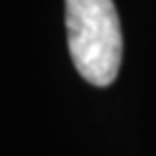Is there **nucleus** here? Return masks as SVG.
<instances>
[{
  "mask_svg": "<svg viewBox=\"0 0 156 156\" xmlns=\"http://www.w3.org/2000/svg\"><path fill=\"white\" fill-rule=\"evenodd\" d=\"M67 45L79 75L108 87L122 65V27L114 0H65Z\"/></svg>",
  "mask_w": 156,
  "mask_h": 156,
  "instance_id": "f257e3e1",
  "label": "nucleus"
}]
</instances>
